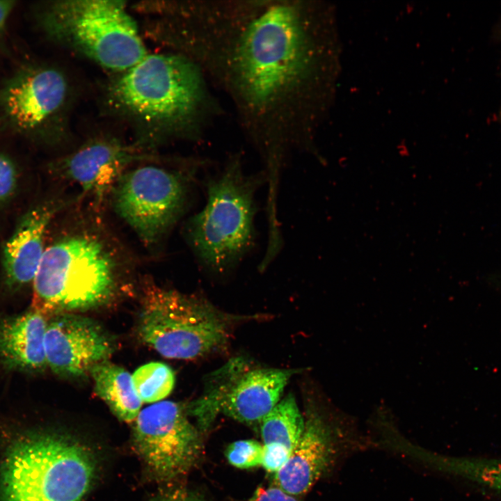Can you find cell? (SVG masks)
Returning a JSON list of instances; mask_svg holds the SVG:
<instances>
[{
  "label": "cell",
  "instance_id": "cell-1",
  "mask_svg": "<svg viewBox=\"0 0 501 501\" xmlns=\"http://www.w3.org/2000/svg\"><path fill=\"white\" fill-rule=\"evenodd\" d=\"M304 62L303 33L295 6H269L237 42L232 57L236 85L251 107L269 109L295 88Z\"/></svg>",
  "mask_w": 501,
  "mask_h": 501
},
{
  "label": "cell",
  "instance_id": "cell-2",
  "mask_svg": "<svg viewBox=\"0 0 501 501\" xmlns=\"http://www.w3.org/2000/svg\"><path fill=\"white\" fill-rule=\"evenodd\" d=\"M120 262L116 250L94 231L62 235L45 248L33 280L34 310L70 313L105 303L116 289Z\"/></svg>",
  "mask_w": 501,
  "mask_h": 501
},
{
  "label": "cell",
  "instance_id": "cell-3",
  "mask_svg": "<svg viewBox=\"0 0 501 501\" xmlns=\"http://www.w3.org/2000/svg\"><path fill=\"white\" fill-rule=\"evenodd\" d=\"M95 473V459L81 443L60 434L33 433L6 454L0 501H81Z\"/></svg>",
  "mask_w": 501,
  "mask_h": 501
},
{
  "label": "cell",
  "instance_id": "cell-4",
  "mask_svg": "<svg viewBox=\"0 0 501 501\" xmlns=\"http://www.w3.org/2000/svg\"><path fill=\"white\" fill-rule=\"evenodd\" d=\"M204 97L198 69L186 58L147 54L111 84L109 100L120 111L159 130H173L195 117Z\"/></svg>",
  "mask_w": 501,
  "mask_h": 501
},
{
  "label": "cell",
  "instance_id": "cell-5",
  "mask_svg": "<svg viewBox=\"0 0 501 501\" xmlns=\"http://www.w3.org/2000/svg\"><path fill=\"white\" fill-rule=\"evenodd\" d=\"M38 18L51 39L111 70L122 72L148 54L136 22L120 1H57L45 6Z\"/></svg>",
  "mask_w": 501,
  "mask_h": 501
},
{
  "label": "cell",
  "instance_id": "cell-6",
  "mask_svg": "<svg viewBox=\"0 0 501 501\" xmlns=\"http://www.w3.org/2000/svg\"><path fill=\"white\" fill-rule=\"evenodd\" d=\"M262 179L245 175L239 162L233 161L208 182L207 203L186 228L190 245L207 269L225 272L250 250L255 193Z\"/></svg>",
  "mask_w": 501,
  "mask_h": 501
},
{
  "label": "cell",
  "instance_id": "cell-7",
  "mask_svg": "<svg viewBox=\"0 0 501 501\" xmlns=\"http://www.w3.org/2000/svg\"><path fill=\"white\" fill-rule=\"evenodd\" d=\"M237 319L205 299L152 284L144 291L138 331L162 356L192 360L222 351Z\"/></svg>",
  "mask_w": 501,
  "mask_h": 501
},
{
  "label": "cell",
  "instance_id": "cell-8",
  "mask_svg": "<svg viewBox=\"0 0 501 501\" xmlns=\"http://www.w3.org/2000/svg\"><path fill=\"white\" fill-rule=\"evenodd\" d=\"M295 369L253 368L237 358L211 374L203 394L186 413L205 431L220 413L239 422L260 424L280 401Z\"/></svg>",
  "mask_w": 501,
  "mask_h": 501
},
{
  "label": "cell",
  "instance_id": "cell-9",
  "mask_svg": "<svg viewBox=\"0 0 501 501\" xmlns=\"http://www.w3.org/2000/svg\"><path fill=\"white\" fill-rule=\"evenodd\" d=\"M191 173L156 166L127 170L109 196L114 211L146 245H152L177 222L189 198Z\"/></svg>",
  "mask_w": 501,
  "mask_h": 501
},
{
  "label": "cell",
  "instance_id": "cell-10",
  "mask_svg": "<svg viewBox=\"0 0 501 501\" xmlns=\"http://www.w3.org/2000/svg\"><path fill=\"white\" fill-rule=\"evenodd\" d=\"M186 415L179 404L163 401L141 410L135 420L136 447L148 466L161 478L183 474L200 455V436Z\"/></svg>",
  "mask_w": 501,
  "mask_h": 501
},
{
  "label": "cell",
  "instance_id": "cell-11",
  "mask_svg": "<svg viewBox=\"0 0 501 501\" xmlns=\"http://www.w3.org/2000/svg\"><path fill=\"white\" fill-rule=\"evenodd\" d=\"M356 442L343 413L331 419L310 406L303 434L285 464L275 474L274 486L296 497L304 495Z\"/></svg>",
  "mask_w": 501,
  "mask_h": 501
},
{
  "label": "cell",
  "instance_id": "cell-12",
  "mask_svg": "<svg viewBox=\"0 0 501 501\" xmlns=\"http://www.w3.org/2000/svg\"><path fill=\"white\" fill-rule=\"evenodd\" d=\"M67 93V81L58 70L26 67L1 89L0 114L16 131L39 135L61 111Z\"/></svg>",
  "mask_w": 501,
  "mask_h": 501
},
{
  "label": "cell",
  "instance_id": "cell-13",
  "mask_svg": "<svg viewBox=\"0 0 501 501\" xmlns=\"http://www.w3.org/2000/svg\"><path fill=\"white\" fill-rule=\"evenodd\" d=\"M47 363L54 372L79 376L108 360L115 347L111 337L93 320L61 313L47 323L45 338Z\"/></svg>",
  "mask_w": 501,
  "mask_h": 501
},
{
  "label": "cell",
  "instance_id": "cell-14",
  "mask_svg": "<svg viewBox=\"0 0 501 501\" xmlns=\"http://www.w3.org/2000/svg\"><path fill=\"white\" fill-rule=\"evenodd\" d=\"M145 155L116 139L91 141L49 165L56 177L77 184L98 202L109 196L128 166Z\"/></svg>",
  "mask_w": 501,
  "mask_h": 501
},
{
  "label": "cell",
  "instance_id": "cell-15",
  "mask_svg": "<svg viewBox=\"0 0 501 501\" xmlns=\"http://www.w3.org/2000/svg\"><path fill=\"white\" fill-rule=\"evenodd\" d=\"M65 205L63 200L45 201L20 218L2 251L3 278L10 289L33 282L45 250L47 228Z\"/></svg>",
  "mask_w": 501,
  "mask_h": 501
},
{
  "label": "cell",
  "instance_id": "cell-16",
  "mask_svg": "<svg viewBox=\"0 0 501 501\" xmlns=\"http://www.w3.org/2000/svg\"><path fill=\"white\" fill-rule=\"evenodd\" d=\"M44 315L34 310L0 318V361L10 369L38 371L47 363Z\"/></svg>",
  "mask_w": 501,
  "mask_h": 501
},
{
  "label": "cell",
  "instance_id": "cell-17",
  "mask_svg": "<svg viewBox=\"0 0 501 501\" xmlns=\"http://www.w3.org/2000/svg\"><path fill=\"white\" fill-rule=\"evenodd\" d=\"M96 394L120 420L132 422L139 414L142 401L138 396L132 376L124 368L108 360L95 365L89 372Z\"/></svg>",
  "mask_w": 501,
  "mask_h": 501
},
{
  "label": "cell",
  "instance_id": "cell-18",
  "mask_svg": "<svg viewBox=\"0 0 501 501\" xmlns=\"http://www.w3.org/2000/svg\"><path fill=\"white\" fill-rule=\"evenodd\" d=\"M260 425L263 444L277 443L292 450L303 434L305 420L289 393L263 418Z\"/></svg>",
  "mask_w": 501,
  "mask_h": 501
},
{
  "label": "cell",
  "instance_id": "cell-19",
  "mask_svg": "<svg viewBox=\"0 0 501 501\" xmlns=\"http://www.w3.org/2000/svg\"><path fill=\"white\" fill-rule=\"evenodd\" d=\"M132 376L136 392L145 403L154 404L163 400L175 385L173 371L162 363L145 364L136 369Z\"/></svg>",
  "mask_w": 501,
  "mask_h": 501
},
{
  "label": "cell",
  "instance_id": "cell-20",
  "mask_svg": "<svg viewBox=\"0 0 501 501\" xmlns=\"http://www.w3.org/2000/svg\"><path fill=\"white\" fill-rule=\"evenodd\" d=\"M263 444L248 439L239 440L230 444L225 450L228 462L238 468H251L261 466Z\"/></svg>",
  "mask_w": 501,
  "mask_h": 501
},
{
  "label": "cell",
  "instance_id": "cell-21",
  "mask_svg": "<svg viewBox=\"0 0 501 501\" xmlns=\"http://www.w3.org/2000/svg\"><path fill=\"white\" fill-rule=\"evenodd\" d=\"M17 180L15 164L10 157L0 153V205L6 202L14 194Z\"/></svg>",
  "mask_w": 501,
  "mask_h": 501
},
{
  "label": "cell",
  "instance_id": "cell-22",
  "mask_svg": "<svg viewBox=\"0 0 501 501\" xmlns=\"http://www.w3.org/2000/svg\"><path fill=\"white\" fill-rule=\"evenodd\" d=\"M292 450L280 443L263 444L261 466L269 472L276 474L285 464Z\"/></svg>",
  "mask_w": 501,
  "mask_h": 501
},
{
  "label": "cell",
  "instance_id": "cell-23",
  "mask_svg": "<svg viewBox=\"0 0 501 501\" xmlns=\"http://www.w3.org/2000/svg\"><path fill=\"white\" fill-rule=\"evenodd\" d=\"M248 501H300L297 497L289 495L278 487L259 486Z\"/></svg>",
  "mask_w": 501,
  "mask_h": 501
},
{
  "label": "cell",
  "instance_id": "cell-24",
  "mask_svg": "<svg viewBox=\"0 0 501 501\" xmlns=\"http://www.w3.org/2000/svg\"><path fill=\"white\" fill-rule=\"evenodd\" d=\"M157 501H204L200 497L185 490L170 491L159 498Z\"/></svg>",
  "mask_w": 501,
  "mask_h": 501
},
{
  "label": "cell",
  "instance_id": "cell-25",
  "mask_svg": "<svg viewBox=\"0 0 501 501\" xmlns=\"http://www.w3.org/2000/svg\"><path fill=\"white\" fill-rule=\"evenodd\" d=\"M13 1H0V35L5 29L8 19L15 7Z\"/></svg>",
  "mask_w": 501,
  "mask_h": 501
}]
</instances>
